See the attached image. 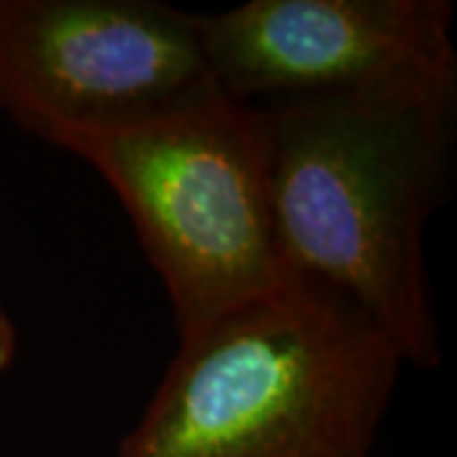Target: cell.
I'll return each mask as SVG.
<instances>
[{
  "label": "cell",
  "mask_w": 457,
  "mask_h": 457,
  "mask_svg": "<svg viewBox=\"0 0 457 457\" xmlns=\"http://www.w3.org/2000/svg\"><path fill=\"white\" fill-rule=\"evenodd\" d=\"M457 82L257 104L287 279L359 311L404 363L440 366L425 231L455 137Z\"/></svg>",
  "instance_id": "cell-1"
},
{
  "label": "cell",
  "mask_w": 457,
  "mask_h": 457,
  "mask_svg": "<svg viewBox=\"0 0 457 457\" xmlns=\"http://www.w3.org/2000/svg\"><path fill=\"white\" fill-rule=\"evenodd\" d=\"M402 366L359 311L285 279L180 333L114 457H369Z\"/></svg>",
  "instance_id": "cell-2"
},
{
  "label": "cell",
  "mask_w": 457,
  "mask_h": 457,
  "mask_svg": "<svg viewBox=\"0 0 457 457\" xmlns=\"http://www.w3.org/2000/svg\"><path fill=\"white\" fill-rule=\"evenodd\" d=\"M110 183L188 333L285 282L267 120L216 92L179 112L64 147Z\"/></svg>",
  "instance_id": "cell-3"
},
{
  "label": "cell",
  "mask_w": 457,
  "mask_h": 457,
  "mask_svg": "<svg viewBox=\"0 0 457 457\" xmlns=\"http://www.w3.org/2000/svg\"><path fill=\"white\" fill-rule=\"evenodd\" d=\"M219 92L198 13L155 0H0V112L56 147Z\"/></svg>",
  "instance_id": "cell-4"
},
{
  "label": "cell",
  "mask_w": 457,
  "mask_h": 457,
  "mask_svg": "<svg viewBox=\"0 0 457 457\" xmlns=\"http://www.w3.org/2000/svg\"><path fill=\"white\" fill-rule=\"evenodd\" d=\"M447 0H249L198 13L213 82L245 104L457 82Z\"/></svg>",
  "instance_id": "cell-5"
},
{
  "label": "cell",
  "mask_w": 457,
  "mask_h": 457,
  "mask_svg": "<svg viewBox=\"0 0 457 457\" xmlns=\"http://www.w3.org/2000/svg\"><path fill=\"white\" fill-rule=\"evenodd\" d=\"M18 351V333L11 315L0 305V376L11 369Z\"/></svg>",
  "instance_id": "cell-6"
}]
</instances>
